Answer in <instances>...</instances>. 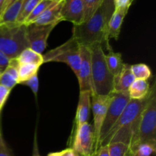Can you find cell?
<instances>
[{"label":"cell","instance_id":"6da1fadb","mask_svg":"<svg viewBox=\"0 0 156 156\" xmlns=\"http://www.w3.org/2000/svg\"><path fill=\"white\" fill-rule=\"evenodd\" d=\"M146 100L147 97L143 100L129 101L120 118L102 140L100 146L113 143H123L129 145L135 154L139 122Z\"/></svg>","mask_w":156,"mask_h":156},{"label":"cell","instance_id":"7a4b0ae2","mask_svg":"<svg viewBox=\"0 0 156 156\" xmlns=\"http://www.w3.org/2000/svg\"><path fill=\"white\" fill-rule=\"evenodd\" d=\"M73 37L80 45L91 47L96 44L106 47L110 45L107 24L101 8L88 20L82 24L73 25Z\"/></svg>","mask_w":156,"mask_h":156},{"label":"cell","instance_id":"3957f363","mask_svg":"<svg viewBox=\"0 0 156 156\" xmlns=\"http://www.w3.org/2000/svg\"><path fill=\"white\" fill-rule=\"evenodd\" d=\"M89 50L91 52L93 94L108 95L112 94L114 77L107 65L103 46L96 44L89 47Z\"/></svg>","mask_w":156,"mask_h":156},{"label":"cell","instance_id":"277c9868","mask_svg":"<svg viewBox=\"0 0 156 156\" xmlns=\"http://www.w3.org/2000/svg\"><path fill=\"white\" fill-rule=\"evenodd\" d=\"M28 47L25 24L13 23L0 25L1 53L9 59H15L23 50Z\"/></svg>","mask_w":156,"mask_h":156},{"label":"cell","instance_id":"5b68a950","mask_svg":"<svg viewBox=\"0 0 156 156\" xmlns=\"http://www.w3.org/2000/svg\"><path fill=\"white\" fill-rule=\"evenodd\" d=\"M142 143H151L156 144L155 83L150 87L146 105L140 115L136 136V146Z\"/></svg>","mask_w":156,"mask_h":156},{"label":"cell","instance_id":"8992f818","mask_svg":"<svg viewBox=\"0 0 156 156\" xmlns=\"http://www.w3.org/2000/svg\"><path fill=\"white\" fill-rule=\"evenodd\" d=\"M43 57L44 63L50 62L66 63L77 76L81 65L80 44L71 37L66 42L47 52Z\"/></svg>","mask_w":156,"mask_h":156},{"label":"cell","instance_id":"52a82bcc","mask_svg":"<svg viewBox=\"0 0 156 156\" xmlns=\"http://www.w3.org/2000/svg\"><path fill=\"white\" fill-rule=\"evenodd\" d=\"M130 100L128 92H113L112 99L108 106L106 117L101 129L99 147L102 140L120 118Z\"/></svg>","mask_w":156,"mask_h":156},{"label":"cell","instance_id":"ba28073f","mask_svg":"<svg viewBox=\"0 0 156 156\" xmlns=\"http://www.w3.org/2000/svg\"><path fill=\"white\" fill-rule=\"evenodd\" d=\"M93 126L88 122L76 126L72 149L81 156H91L94 152Z\"/></svg>","mask_w":156,"mask_h":156},{"label":"cell","instance_id":"9c48e42d","mask_svg":"<svg viewBox=\"0 0 156 156\" xmlns=\"http://www.w3.org/2000/svg\"><path fill=\"white\" fill-rule=\"evenodd\" d=\"M113 97V93L108 95H91V108L93 114V130L94 135V152L99 148V138L102 125L106 117L108 106Z\"/></svg>","mask_w":156,"mask_h":156},{"label":"cell","instance_id":"30bf717a","mask_svg":"<svg viewBox=\"0 0 156 156\" xmlns=\"http://www.w3.org/2000/svg\"><path fill=\"white\" fill-rule=\"evenodd\" d=\"M27 26V37L29 47L42 54L47 47V40L56 24L39 25L30 24Z\"/></svg>","mask_w":156,"mask_h":156},{"label":"cell","instance_id":"8fae6325","mask_svg":"<svg viewBox=\"0 0 156 156\" xmlns=\"http://www.w3.org/2000/svg\"><path fill=\"white\" fill-rule=\"evenodd\" d=\"M81 65L76 76L80 91H88L93 94V85L91 79V52L88 47L80 45Z\"/></svg>","mask_w":156,"mask_h":156},{"label":"cell","instance_id":"7c38bea8","mask_svg":"<svg viewBox=\"0 0 156 156\" xmlns=\"http://www.w3.org/2000/svg\"><path fill=\"white\" fill-rule=\"evenodd\" d=\"M62 21H69L73 25L85 21V5L82 0H64L61 9Z\"/></svg>","mask_w":156,"mask_h":156},{"label":"cell","instance_id":"4fadbf2b","mask_svg":"<svg viewBox=\"0 0 156 156\" xmlns=\"http://www.w3.org/2000/svg\"><path fill=\"white\" fill-rule=\"evenodd\" d=\"M62 4L63 1L59 3L53 2L31 24H39V25H50V24L57 25L59 22L62 21L61 17V9H62Z\"/></svg>","mask_w":156,"mask_h":156},{"label":"cell","instance_id":"5bb4252c","mask_svg":"<svg viewBox=\"0 0 156 156\" xmlns=\"http://www.w3.org/2000/svg\"><path fill=\"white\" fill-rule=\"evenodd\" d=\"M128 8H117L113 13L107 25L108 39L118 40L123 19L127 14Z\"/></svg>","mask_w":156,"mask_h":156},{"label":"cell","instance_id":"9a60e30c","mask_svg":"<svg viewBox=\"0 0 156 156\" xmlns=\"http://www.w3.org/2000/svg\"><path fill=\"white\" fill-rule=\"evenodd\" d=\"M91 108V93L88 91H80L76 114V126L88 122Z\"/></svg>","mask_w":156,"mask_h":156},{"label":"cell","instance_id":"2e32d148","mask_svg":"<svg viewBox=\"0 0 156 156\" xmlns=\"http://www.w3.org/2000/svg\"><path fill=\"white\" fill-rule=\"evenodd\" d=\"M18 65L16 59H11L7 68L0 74V85L10 90L18 85Z\"/></svg>","mask_w":156,"mask_h":156},{"label":"cell","instance_id":"e0dca14e","mask_svg":"<svg viewBox=\"0 0 156 156\" xmlns=\"http://www.w3.org/2000/svg\"><path fill=\"white\" fill-rule=\"evenodd\" d=\"M135 79L130 70V65L125 64L121 73L114 78V92H128L129 87Z\"/></svg>","mask_w":156,"mask_h":156},{"label":"cell","instance_id":"ac0fdd59","mask_svg":"<svg viewBox=\"0 0 156 156\" xmlns=\"http://www.w3.org/2000/svg\"><path fill=\"white\" fill-rule=\"evenodd\" d=\"M106 47L107 50H108V53L107 54L105 53L107 65H108V67L111 74L115 78L121 73L126 63L123 62L121 53L114 52L113 49L111 48V45Z\"/></svg>","mask_w":156,"mask_h":156},{"label":"cell","instance_id":"d6986e66","mask_svg":"<svg viewBox=\"0 0 156 156\" xmlns=\"http://www.w3.org/2000/svg\"><path fill=\"white\" fill-rule=\"evenodd\" d=\"M150 90V85L146 80L135 79L128 90L131 100H143L147 97Z\"/></svg>","mask_w":156,"mask_h":156},{"label":"cell","instance_id":"ffe728a7","mask_svg":"<svg viewBox=\"0 0 156 156\" xmlns=\"http://www.w3.org/2000/svg\"><path fill=\"white\" fill-rule=\"evenodd\" d=\"M15 59L18 64H33L39 66L44 64L43 54L37 53L30 47L23 50Z\"/></svg>","mask_w":156,"mask_h":156},{"label":"cell","instance_id":"44dd1931","mask_svg":"<svg viewBox=\"0 0 156 156\" xmlns=\"http://www.w3.org/2000/svg\"><path fill=\"white\" fill-rule=\"evenodd\" d=\"M109 156H135L132 148L123 143H113L108 145Z\"/></svg>","mask_w":156,"mask_h":156},{"label":"cell","instance_id":"7402d4cb","mask_svg":"<svg viewBox=\"0 0 156 156\" xmlns=\"http://www.w3.org/2000/svg\"><path fill=\"white\" fill-rule=\"evenodd\" d=\"M39 66L33 65V64H19L18 65V85L21 82L27 80L37 74L40 69Z\"/></svg>","mask_w":156,"mask_h":156},{"label":"cell","instance_id":"603a6c76","mask_svg":"<svg viewBox=\"0 0 156 156\" xmlns=\"http://www.w3.org/2000/svg\"><path fill=\"white\" fill-rule=\"evenodd\" d=\"M130 70L136 79L146 80L152 77V70L145 63H138L130 66Z\"/></svg>","mask_w":156,"mask_h":156},{"label":"cell","instance_id":"cb8c5ba5","mask_svg":"<svg viewBox=\"0 0 156 156\" xmlns=\"http://www.w3.org/2000/svg\"><path fill=\"white\" fill-rule=\"evenodd\" d=\"M53 2L49 1V0H41L37 5L36 7L33 9L31 12H30V15H28L26 20L24 21V24L25 25H28V24H31L38 16L41 15L47 8L50 7Z\"/></svg>","mask_w":156,"mask_h":156},{"label":"cell","instance_id":"d4e9b609","mask_svg":"<svg viewBox=\"0 0 156 156\" xmlns=\"http://www.w3.org/2000/svg\"><path fill=\"white\" fill-rule=\"evenodd\" d=\"M156 144L151 143H142L135 149V156H152L155 153Z\"/></svg>","mask_w":156,"mask_h":156},{"label":"cell","instance_id":"484cf974","mask_svg":"<svg viewBox=\"0 0 156 156\" xmlns=\"http://www.w3.org/2000/svg\"><path fill=\"white\" fill-rule=\"evenodd\" d=\"M85 5V21L89 19L101 7L103 0H82Z\"/></svg>","mask_w":156,"mask_h":156},{"label":"cell","instance_id":"4316f807","mask_svg":"<svg viewBox=\"0 0 156 156\" xmlns=\"http://www.w3.org/2000/svg\"><path fill=\"white\" fill-rule=\"evenodd\" d=\"M115 2L116 0H103L102 1L100 8L103 12L107 25H108L110 18L115 11Z\"/></svg>","mask_w":156,"mask_h":156},{"label":"cell","instance_id":"83f0119b","mask_svg":"<svg viewBox=\"0 0 156 156\" xmlns=\"http://www.w3.org/2000/svg\"><path fill=\"white\" fill-rule=\"evenodd\" d=\"M37 74H35L34 76L30 77L29 79H27V80L24 81V82L19 84V85H25V86L29 87V88H30V90L32 91V92H33V94H34L36 98L37 97L38 89H39V79H38Z\"/></svg>","mask_w":156,"mask_h":156},{"label":"cell","instance_id":"f1b7e54d","mask_svg":"<svg viewBox=\"0 0 156 156\" xmlns=\"http://www.w3.org/2000/svg\"><path fill=\"white\" fill-rule=\"evenodd\" d=\"M0 156H12L10 149L8 147L4 137L2 135V123H1V115H0Z\"/></svg>","mask_w":156,"mask_h":156},{"label":"cell","instance_id":"f546056e","mask_svg":"<svg viewBox=\"0 0 156 156\" xmlns=\"http://www.w3.org/2000/svg\"><path fill=\"white\" fill-rule=\"evenodd\" d=\"M12 90L0 85V111H2Z\"/></svg>","mask_w":156,"mask_h":156},{"label":"cell","instance_id":"4dcf8cb0","mask_svg":"<svg viewBox=\"0 0 156 156\" xmlns=\"http://www.w3.org/2000/svg\"><path fill=\"white\" fill-rule=\"evenodd\" d=\"M47 156H77V153L72 148H68L60 152H51Z\"/></svg>","mask_w":156,"mask_h":156},{"label":"cell","instance_id":"1f68e13d","mask_svg":"<svg viewBox=\"0 0 156 156\" xmlns=\"http://www.w3.org/2000/svg\"><path fill=\"white\" fill-rule=\"evenodd\" d=\"M10 60L11 59H9L7 56L0 52V72L1 73L7 68L8 66L9 65Z\"/></svg>","mask_w":156,"mask_h":156},{"label":"cell","instance_id":"d6a6232c","mask_svg":"<svg viewBox=\"0 0 156 156\" xmlns=\"http://www.w3.org/2000/svg\"><path fill=\"white\" fill-rule=\"evenodd\" d=\"M91 156H109V149L108 146H100Z\"/></svg>","mask_w":156,"mask_h":156},{"label":"cell","instance_id":"836d02e7","mask_svg":"<svg viewBox=\"0 0 156 156\" xmlns=\"http://www.w3.org/2000/svg\"><path fill=\"white\" fill-rule=\"evenodd\" d=\"M133 0H116L115 9L117 8H128L129 9Z\"/></svg>","mask_w":156,"mask_h":156},{"label":"cell","instance_id":"e575fe53","mask_svg":"<svg viewBox=\"0 0 156 156\" xmlns=\"http://www.w3.org/2000/svg\"><path fill=\"white\" fill-rule=\"evenodd\" d=\"M14 1H15V0H4V2H3L2 8V11H1V13H0V15L2 13V12H4L6 8H7L8 6H9V5H10L11 3H12V2H14Z\"/></svg>","mask_w":156,"mask_h":156},{"label":"cell","instance_id":"d590c367","mask_svg":"<svg viewBox=\"0 0 156 156\" xmlns=\"http://www.w3.org/2000/svg\"><path fill=\"white\" fill-rule=\"evenodd\" d=\"M49 1L52 2H56V3H59V2H61L64 1V0H49Z\"/></svg>","mask_w":156,"mask_h":156},{"label":"cell","instance_id":"8d00e7d4","mask_svg":"<svg viewBox=\"0 0 156 156\" xmlns=\"http://www.w3.org/2000/svg\"><path fill=\"white\" fill-rule=\"evenodd\" d=\"M3 2H4V0H0V13H1V11H2V8Z\"/></svg>","mask_w":156,"mask_h":156},{"label":"cell","instance_id":"74e56055","mask_svg":"<svg viewBox=\"0 0 156 156\" xmlns=\"http://www.w3.org/2000/svg\"><path fill=\"white\" fill-rule=\"evenodd\" d=\"M1 113H2V111H0V115H1Z\"/></svg>","mask_w":156,"mask_h":156},{"label":"cell","instance_id":"f35d334b","mask_svg":"<svg viewBox=\"0 0 156 156\" xmlns=\"http://www.w3.org/2000/svg\"><path fill=\"white\" fill-rule=\"evenodd\" d=\"M0 74H1V72H0Z\"/></svg>","mask_w":156,"mask_h":156}]
</instances>
